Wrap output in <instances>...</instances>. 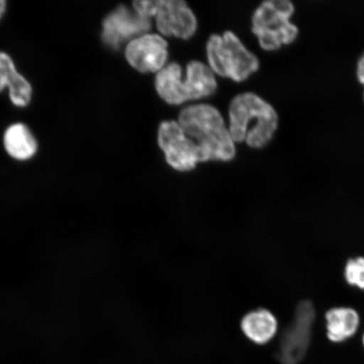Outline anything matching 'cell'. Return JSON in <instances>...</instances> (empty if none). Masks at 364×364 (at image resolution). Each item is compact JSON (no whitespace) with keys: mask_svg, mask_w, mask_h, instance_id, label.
I'll list each match as a JSON object with an SVG mask.
<instances>
[{"mask_svg":"<svg viewBox=\"0 0 364 364\" xmlns=\"http://www.w3.org/2000/svg\"><path fill=\"white\" fill-rule=\"evenodd\" d=\"M232 140L260 149L270 142L279 125V116L270 104L257 95H238L230 107Z\"/></svg>","mask_w":364,"mask_h":364,"instance_id":"1","label":"cell"},{"mask_svg":"<svg viewBox=\"0 0 364 364\" xmlns=\"http://www.w3.org/2000/svg\"><path fill=\"white\" fill-rule=\"evenodd\" d=\"M179 125L184 134L197 140L208 161H230L235 156L234 141L217 109L196 105L181 111Z\"/></svg>","mask_w":364,"mask_h":364,"instance_id":"2","label":"cell"},{"mask_svg":"<svg viewBox=\"0 0 364 364\" xmlns=\"http://www.w3.org/2000/svg\"><path fill=\"white\" fill-rule=\"evenodd\" d=\"M181 68L176 63H170L158 73L156 86L164 101L179 105L209 97L216 90L217 83L213 72L198 61L188 63L186 80H181Z\"/></svg>","mask_w":364,"mask_h":364,"instance_id":"3","label":"cell"},{"mask_svg":"<svg viewBox=\"0 0 364 364\" xmlns=\"http://www.w3.org/2000/svg\"><path fill=\"white\" fill-rule=\"evenodd\" d=\"M294 13V6L289 0H268L257 9L252 31L264 50L274 51L294 42L299 30L290 21Z\"/></svg>","mask_w":364,"mask_h":364,"instance_id":"4","label":"cell"},{"mask_svg":"<svg viewBox=\"0 0 364 364\" xmlns=\"http://www.w3.org/2000/svg\"><path fill=\"white\" fill-rule=\"evenodd\" d=\"M209 65L218 75L243 81L257 72L259 61L231 31L224 36L212 35L207 45Z\"/></svg>","mask_w":364,"mask_h":364,"instance_id":"5","label":"cell"},{"mask_svg":"<svg viewBox=\"0 0 364 364\" xmlns=\"http://www.w3.org/2000/svg\"><path fill=\"white\" fill-rule=\"evenodd\" d=\"M134 6L140 16H156L157 28L163 35L186 40L192 38L197 30L194 14L181 0L134 1Z\"/></svg>","mask_w":364,"mask_h":364,"instance_id":"6","label":"cell"},{"mask_svg":"<svg viewBox=\"0 0 364 364\" xmlns=\"http://www.w3.org/2000/svg\"><path fill=\"white\" fill-rule=\"evenodd\" d=\"M316 309L309 300L296 306L292 321L281 336L279 358L282 364H299L306 357L312 338Z\"/></svg>","mask_w":364,"mask_h":364,"instance_id":"7","label":"cell"},{"mask_svg":"<svg viewBox=\"0 0 364 364\" xmlns=\"http://www.w3.org/2000/svg\"><path fill=\"white\" fill-rule=\"evenodd\" d=\"M159 147L166 154V161L179 171L194 169L199 162L208 161L203 150L184 134L176 122H163L159 127Z\"/></svg>","mask_w":364,"mask_h":364,"instance_id":"8","label":"cell"},{"mask_svg":"<svg viewBox=\"0 0 364 364\" xmlns=\"http://www.w3.org/2000/svg\"><path fill=\"white\" fill-rule=\"evenodd\" d=\"M102 26L103 43L112 50H118L127 41L146 33L151 29V22L149 18L120 6L105 18Z\"/></svg>","mask_w":364,"mask_h":364,"instance_id":"9","label":"cell"},{"mask_svg":"<svg viewBox=\"0 0 364 364\" xmlns=\"http://www.w3.org/2000/svg\"><path fill=\"white\" fill-rule=\"evenodd\" d=\"M167 43L158 35H144L127 45L125 56L132 67L141 73L157 72L165 65Z\"/></svg>","mask_w":364,"mask_h":364,"instance_id":"10","label":"cell"},{"mask_svg":"<svg viewBox=\"0 0 364 364\" xmlns=\"http://www.w3.org/2000/svg\"><path fill=\"white\" fill-rule=\"evenodd\" d=\"M6 87H9L10 98L15 106L25 107L31 102L33 87L29 81L18 73L12 58L0 52V92Z\"/></svg>","mask_w":364,"mask_h":364,"instance_id":"11","label":"cell"},{"mask_svg":"<svg viewBox=\"0 0 364 364\" xmlns=\"http://www.w3.org/2000/svg\"><path fill=\"white\" fill-rule=\"evenodd\" d=\"M241 330L247 338L256 344H266L274 338L279 323L267 309H257L245 315L240 322Z\"/></svg>","mask_w":364,"mask_h":364,"instance_id":"12","label":"cell"},{"mask_svg":"<svg viewBox=\"0 0 364 364\" xmlns=\"http://www.w3.org/2000/svg\"><path fill=\"white\" fill-rule=\"evenodd\" d=\"M326 335L332 343H343L351 338L360 325L357 311L349 307H336L326 313Z\"/></svg>","mask_w":364,"mask_h":364,"instance_id":"13","label":"cell"},{"mask_svg":"<svg viewBox=\"0 0 364 364\" xmlns=\"http://www.w3.org/2000/svg\"><path fill=\"white\" fill-rule=\"evenodd\" d=\"M4 144L9 156L18 161H27L38 151V143L33 134L22 124L8 127L4 136Z\"/></svg>","mask_w":364,"mask_h":364,"instance_id":"14","label":"cell"},{"mask_svg":"<svg viewBox=\"0 0 364 364\" xmlns=\"http://www.w3.org/2000/svg\"><path fill=\"white\" fill-rule=\"evenodd\" d=\"M344 277L349 285L364 290V257L350 259L346 263Z\"/></svg>","mask_w":364,"mask_h":364,"instance_id":"15","label":"cell"},{"mask_svg":"<svg viewBox=\"0 0 364 364\" xmlns=\"http://www.w3.org/2000/svg\"><path fill=\"white\" fill-rule=\"evenodd\" d=\"M357 76L359 82H360V83L364 85V53L363 54V56L359 58L358 62Z\"/></svg>","mask_w":364,"mask_h":364,"instance_id":"16","label":"cell"},{"mask_svg":"<svg viewBox=\"0 0 364 364\" xmlns=\"http://www.w3.org/2000/svg\"><path fill=\"white\" fill-rule=\"evenodd\" d=\"M6 4L7 3L6 1H4V0H0V19H1L4 14L6 13Z\"/></svg>","mask_w":364,"mask_h":364,"instance_id":"17","label":"cell"},{"mask_svg":"<svg viewBox=\"0 0 364 364\" xmlns=\"http://www.w3.org/2000/svg\"><path fill=\"white\" fill-rule=\"evenodd\" d=\"M363 346H364V334H363Z\"/></svg>","mask_w":364,"mask_h":364,"instance_id":"18","label":"cell"}]
</instances>
